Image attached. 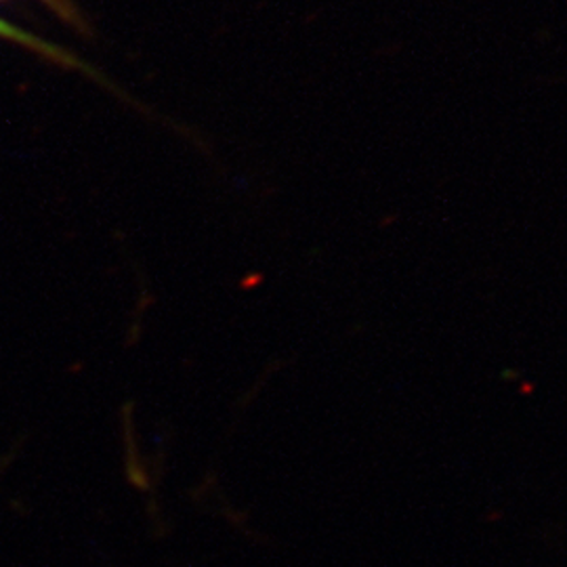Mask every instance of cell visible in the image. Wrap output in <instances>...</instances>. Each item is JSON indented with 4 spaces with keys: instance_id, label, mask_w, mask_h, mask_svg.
I'll return each instance as SVG.
<instances>
[{
    "instance_id": "1",
    "label": "cell",
    "mask_w": 567,
    "mask_h": 567,
    "mask_svg": "<svg viewBox=\"0 0 567 567\" xmlns=\"http://www.w3.org/2000/svg\"><path fill=\"white\" fill-rule=\"evenodd\" d=\"M0 39L20 42L23 47H28V49H32V51H39L42 55H47L49 60L60 61V63H65V65H76V68L81 65L74 58H70V55H65L63 51H60L58 47H51V44L42 42L41 39L32 37V34H28V32H23V30H18V28H13L11 23H7V21L2 20H0Z\"/></svg>"
}]
</instances>
